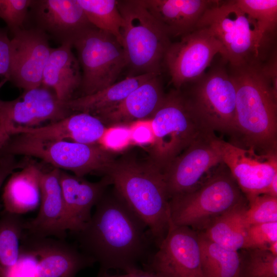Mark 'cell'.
<instances>
[{"mask_svg":"<svg viewBox=\"0 0 277 277\" xmlns=\"http://www.w3.org/2000/svg\"><path fill=\"white\" fill-rule=\"evenodd\" d=\"M95 207L84 227L71 233L80 250L99 264L97 275L111 269L125 273L140 268L139 264L144 266L155 245L143 221L113 187L106 189Z\"/></svg>","mask_w":277,"mask_h":277,"instance_id":"cell-1","label":"cell"},{"mask_svg":"<svg viewBox=\"0 0 277 277\" xmlns=\"http://www.w3.org/2000/svg\"><path fill=\"white\" fill-rule=\"evenodd\" d=\"M261 65L231 67L236 89L234 132L238 146L260 154L277 152V92Z\"/></svg>","mask_w":277,"mask_h":277,"instance_id":"cell-2","label":"cell"},{"mask_svg":"<svg viewBox=\"0 0 277 277\" xmlns=\"http://www.w3.org/2000/svg\"><path fill=\"white\" fill-rule=\"evenodd\" d=\"M104 176L147 226L157 248L170 223L169 197L163 170L151 160L115 159Z\"/></svg>","mask_w":277,"mask_h":277,"instance_id":"cell-3","label":"cell"},{"mask_svg":"<svg viewBox=\"0 0 277 277\" xmlns=\"http://www.w3.org/2000/svg\"><path fill=\"white\" fill-rule=\"evenodd\" d=\"M197 28L215 36L223 47V60L231 67L261 65L276 48L275 39L263 34L235 1H218L204 13Z\"/></svg>","mask_w":277,"mask_h":277,"instance_id":"cell-4","label":"cell"},{"mask_svg":"<svg viewBox=\"0 0 277 277\" xmlns=\"http://www.w3.org/2000/svg\"><path fill=\"white\" fill-rule=\"evenodd\" d=\"M243 194L223 163L199 187L169 200L170 223L202 231L219 216L246 204Z\"/></svg>","mask_w":277,"mask_h":277,"instance_id":"cell-5","label":"cell"},{"mask_svg":"<svg viewBox=\"0 0 277 277\" xmlns=\"http://www.w3.org/2000/svg\"><path fill=\"white\" fill-rule=\"evenodd\" d=\"M150 121L153 135L150 160L162 170L195 141L214 132L195 114L180 89L165 94Z\"/></svg>","mask_w":277,"mask_h":277,"instance_id":"cell-6","label":"cell"},{"mask_svg":"<svg viewBox=\"0 0 277 277\" xmlns=\"http://www.w3.org/2000/svg\"><path fill=\"white\" fill-rule=\"evenodd\" d=\"M117 7L124 21L122 44L130 76L160 75L170 38L140 0L117 1Z\"/></svg>","mask_w":277,"mask_h":277,"instance_id":"cell-7","label":"cell"},{"mask_svg":"<svg viewBox=\"0 0 277 277\" xmlns=\"http://www.w3.org/2000/svg\"><path fill=\"white\" fill-rule=\"evenodd\" d=\"M7 154L37 157L55 168L70 171L82 177L88 174L105 175L115 160L114 153L97 144L43 140L24 134L10 138L0 156Z\"/></svg>","mask_w":277,"mask_h":277,"instance_id":"cell-8","label":"cell"},{"mask_svg":"<svg viewBox=\"0 0 277 277\" xmlns=\"http://www.w3.org/2000/svg\"><path fill=\"white\" fill-rule=\"evenodd\" d=\"M82 68V96L93 94L116 83L127 63L124 48L115 37L93 27L72 43Z\"/></svg>","mask_w":277,"mask_h":277,"instance_id":"cell-9","label":"cell"},{"mask_svg":"<svg viewBox=\"0 0 277 277\" xmlns=\"http://www.w3.org/2000/svg\"><path fill=\"white\" fill-rule=\"evenodd\" d=\"M192 83L184 94L195 114L209 130L232 136L236 89L229 72L222 67H212Z\"/></svg>","mask_w":277,"mask_h":277,"instance_id":"cell-10","label":"cell"},{"mask_svg":"<svg viewBox=\"0 0 277 277\" xmlns=\"http://www.w3.org/2000/svg\"><path fill=\"white\" fill-rule=\"evenodd\" d=\"M214 132L193 142L163 170L169 199L204 184L223 163Z\"/></svg>","mask_w":277,"mask_h":277,"instance_id":"cell-11","label":"cell"},{"mask_svg":"<svg viewBox=\"0 0 277 277\" xmlns=\"http://www.w3.org/2000/svg\"><path fill=\"white\" fill-rule=\"evenodd\" d=\"M222 51L220 42L206 28H197L180 41L171 43L164 58L171 83L180 89L187 83L194 82Z\"/></svg>","mask_w":277,"mask_h":277,"instance_id":"cell-12","label":"cell"},{"mask_svg":"<svg viewBox=\"0 0 277 277\" xmlns=\"http://www.w3.org/2000/svg\"><path fill=\"white\" fill-rule=\"evenodd\" d=\"M143 266L157 277H203L198 233L169 223L164 239Z\"/></svg>","mask_w":277,"mask_h":277,"instance_id":"cell-13","label":"cell"},{"mask_svg":"<svg viewBox=\"0 0 277 277\" xmlns=\"http://www.w3.org/2000/svg\"><path fill=\"white\" fill-rule=\"evenodd\" d=\"M20 251L32 259L34 277H76L80 271L95 263L76 245L65 240L38 237L25 231Z\"/></svg>","mask_w":277,"mask_h":277,"instance_id":"cell-14","label":"cell"},{"mask_svg":"<svg viewBox=\"0 0 277 277\" xmlns=\"http://www.w3.org/2000/svg\"><path fill=\"white\" fill-rule=\"evenodd\" d=\"M223 163L227 167L247 201L266 194L277 174V153L260 154L219 139Z\"/></svg>","mask_w":277,"mask_h":277,"instance_id":"cell-15","label":"cell"},{"mask_svg":"<svg viewBox=\"0 0 277 277\" xmlns=\"http://www.w3.org/2000/svg\"><path fill=\"white\" fill-rule=\"evenodd\" d=\"M73 112L50 88L41 85L24 90L12 101L0 99V122L12 132L18 127H35L62 120Z\"/></svg>","mask_w":277,"mask_h":277,"instance_id":"cell-16","label":"cell"},{"mask_svg":"<svg viewBox=\"0 0 277 277\" xmlns=\"http://www.w3.org/2000/svg\"><path fill=\"white\" fill-rule=\"evenodd\" d=\"M12 34L10 81L24 90L40 86L52 48L49 37L34 27L23 28Z\"/></svg>","mask_w":277,"mask_h":277,"instance_id":"cell-17","label":"cell"},{"mask_svg":"<svg viewBox=\"0 0 277 277\" xmlns=\"http://www.w3.org/2000/svg\"><path fill=\"white\" fill-rule=\"evenodd\" d=\"M61 45L73 42L94 27L77 0H32L28 19Z\"/></svg>","mask_w":277,"mask_h":277,"instance_id":"cell-18","label":"cell"},{"mask_svg":"<svg viewBox=\"0 0 277 277\" xmlns=\"http://www.w3.org/2000/svg\"><path fill=\"white\" fill-rule=\"evenodd\" d=\"M60 170L43 171L41 178L39 210L35 218L25 220V230L38 237L65 240L68 224L60 183Z\"/></svg>","mask_w":277,"mask_h":277,"instance_id":"cell-19","label":"cell"},{"mask_svg":"<svg viewBox=\"0 0 277 277\" xmlns=\"http://www.w3.org/2000/svg\"><path fill=\"white\" fill-rule=\"evenodd\" d=\"M159 76L141 84L116 105L94 115L107 127L150 120L165 96Z\"/></svg>","mask_w":277,"mask_h":277,"instance_id":"cell-20","label":"cell"},{"mask_svg":"<svg viewBox=\"0 0 277 277\" xmlns=\"http://www.w3.org/2000/svg\"><path fill=\"white\" fill-rule=\"evenodd\" d=\"M60 183L68 224V230H82L91 219V210L111 184L104 176L97 182L60 170Z\"/></svg>","mask_w":277,"mask_h":277,"instance_id":"cell-21","label":"cell"},{"mask_svg":"<svg viewBox=\"0 0 277 277\" xmlns=\"http://www.w3.org/2000/svg\"><path fill=\"white\" fill-rule=\"evenodd\" d=\"M140 1L170 38L182 37L195 30L199 21L204 13L218 1Z\"/></svg>","mask_w":277,"mask_h":277,"instance_id":"cell-22","label":"cell"},{"mask_svg":"<svg viewBox=\"0 0 277 277\" xmlns=\"http://www.w3.org/2000/svg\"><path fill=\"white\" fill-rule=\"evenodd\" d=\"M107 127L97 117L87 113L77 112L45 126L18 127L12 136L27 134L47 140H66L87 144H96Z\"/></svg>","mask_w":277,"mask_h":277,"instance_id":"cell-23","label":"cell"},{"mask_svg":"<svg viewBox=\"0 0 277 277\" xmlns=\"http://www.w3.org/2000/svg\"><path fill=\"white\" fill-rule=\"evenodd\" d=\"M72 47L68 43L52 48L42 75V85L51 89L64 102L72 99L82 81L80 65Z\"/></svg>","mask_w":277,"mask_h":277,"instance_id":"cell-24","label":"cell"},{"mask_svg":"<svg viewBox=\"0 0 277 277\" xmlns=\"http://www.w3.org/2000/svg\"><path fill=\"white\" fill-rule=\"evenodd\" d=\"M12 172L2 193L4 211L21 215L35 209L41 202V178L43 171L32 163Z\"/></svg>","mask_w":277,"mask_h":277,"instance_id":"cell-25","label":"cell"},{"mask_svg":"<svg viewBox=\"0 0 277 277\" xmlns=\"http://www.w3.org/2000/svg\"><path fill=\"white\" fill-rule=\"evenodd\" d=\"M155 76L159 75L146 73L129 76L93 94L72 98L65 104L72 112L95 115L116 105L141 84Z\"/></svg>","mask_w":277,"mask_h":277,"instance_id":"cell-26","label":"cell"},{"mask_svg":"<svg viewBox=\"0 0 277 277\" xmlns=\"http://www.w3.org/2000/svg\"><path fill=\"white\" fill-rule=\"evenodd\" d=\"M247 206H239L219 216L200 233L226 249H243L246 233L244 214Z\"/></svg>","mask_w":277,"mask_h":277,"instance_id":"cell-27","label":"cell"},{"mask_svg":"<svg viewBox=\"0 0 277 277\" xmlns=\"http://www.w3.org/2000/svg\"><path fill=\"white\" fill-rule=\"evenodd\" d=\"M203 277H240L241 256L238 251L222 247L198 233Z\"/></svg>","mask_w":277,"mask_h":277,"instance_id":"cell-28","label":"cell"},{"mask_svg":"<svg viewBox=\"0 0 277 277\" xmlns=\"http://www.w3.org/2000/svg\"><path fill=\"white\" fill-rule=\"evenodd\" d=\"M25 222L21 215L5 211L0 217V277H5L18 261Z\"/></svg>","mask_w":277,"mask_h":277,"instance_id":"cell-29","label":"cell"},{"mask_svg":"<svg viewBox=\"0 0 277 277\" xmlns=\"http://www.w3.org/2000/svg\"><path fill=\"white\" fill-rule=\"evenodd\" d=\"M90 23L95 28L111 34L122 44L123 18L115 0H77Z\"/></svg>","mask_w":277,"mask_h":277,"instance_id":"cell-30","label":"cell"},{"mask_svg":"<svg viewBox=\"0 0 277 277\" xmlns=\"http://www.w3.org/2000/svg\"><path fill=\"white\" fill-rule=\"evenodd\" d=\"M238 6L255 21L264 35L275 39L276 0H235Z\"/></svg>","mask_w":277,"mask_h":277,"instance_id":"cell-31","label":"cell"},{"mask_svg":"<svg viewBox=\"0 0 277 277\" xmlns=\"http://www.w3.org/2000/svg\"><path fill=\"white\" fill-rule=\"evenodd\" d=\"M244 249L240 277H277V255L267 249Z\"/></svg>","mask_w":277,"mask_h":277,"instance_id":"cell-32","label":"cell"},{"mask_svg":"<svg viewBox=\"0 0 277 277\" xmlns=\"http://www.w3.org/2000/svg\"><path fill=\"white\" fill-rule=\"evenodd\" d=\"M248 202L244 214L246 228L252 225L277 222V197L261 194Z\"/></svg>","mask_w":277,"mask_h":277,"instance_id":"cell-33","label":"cell"},{"mask_svg":"<svg viewBox=\"0 0 277 277\" xmlns=\"http://www.w3.org/2000/svg\"><path fill=\"white\" fill-rule=\"evenodd\" d=\"M32 0H0V18L12 33L24 28Z\"/></svg>","mask_w":277,"mask_h":277,"instance_id":"cell-34","label":"cell"},{"mask_svg":"<svg viewBox=\"0 0 277 277\" xmlns=\"http://www.w3.org/2000/svg\"><path fill=\"white\" fill-rule=\"evenodd\" d=\"M277 241V222L252 225L246 229L243 249H267Z\"/></svg>","mask_w":277,"mask_h":277,"instance_id":"cell-35","label":"cell"},{"mask_svg":"<svg viewBox=\"0 0 277 277\" xmlns=\"http://www.w3.org/2000/svg\"><path fill=\"white\" fill-rule=\"evenodd\" d=\"M132 143L130 126L120 125L108 127L97 144L115 153L126 149Z\"/></svg>","mask_w":277,"mask_h":277,"instance_id":"cell-36","label":"cell"},{"mask_svg":"<svg viewBox=\"0 0 277 277\" xmlns=\"http://www.w3.org/2000/svg\"><path fill=\"white\" fill-rule=\"evenodd\" d=\"M11 39L7 31L0 28V89L10 81L11 65Z\"/></svg>","mask_w":277,"mask_h":277,"instance_id":"cell-37","label":"cell"},{"mask_svg":"<svg viewBox=\"0 0 277 277\" xmlns=\"http://www.w3.org/2000/svg\"><path fill=\"white\" fill-rule=\"evenodd\" d=\"M131 126L132 143L140 145H152L153 135L150 120L142 121L132 124Z\"/></svg>","mask_w":277,"mask_h":277,"instance_id":"cell-38","label":"cell"},{"mask_svg":"<svg viewBox=\"0 0 277 277\" xmlns=\"http://www.w3.org/2000/svg\"><path fill=\"white\" fill-rule=\"evenodd\" d=\"M26 163L18 162L15 155L4 154L0 157V189L6 179L16 169L22 168ZM2 206L0 204V208Z\"/></svg>","mask_w":277,"mask_h":277,"instance_id":"cell-39","label":"cell"},{"mask_svg":"<svg viewBox=\"0 0 277 277\" xmlns=\"http://www.w3.org/2000/svg\"><path fill=\"white\" fill-rule=\"evenodd\" d=\"M264 76L271 83L275 92H277V54L276 48L273 50L267 61L261 65Z\"/></svg>","mask_w":277,"mask_h":277,"instance_id":"cell-40","label":"cell"},{"mask_svg":"<svg viewBox=\"0 0 277 277\" xmlns=\"http://www.w3.org/2000/svg\"><path fill=\"white\" fill-rule=\"evenodd\" d=\"M97 277H157L154 273L149 271L137 268L121 275H110L108 273L97 275Z\"/></svg>","mask_w":277,"mask_h":277,"instance_id":"cell-41","label":"cell"},{"mask_svg":"<svg viewBox=\"0 0 277 277\" xmlns=\"http://www.w3.org/2000/svg\"><path fill=\"white\" fill-rule=\"evenodd\" d=\"M11 136L8 128L0 122V152Z\"/></svg>","mask_w":277,"mask_h":277,"instance_id":"cell-42","label":"cell"},{"mask_svg":"<svg viewBox=\"0 0 277 277\" xmlns=\"http://www.w3.org/2000/svg\"><path fill=\"white\" fill-rule=\"evenodd\" d=\"M266 194L277 197V174L273 178Z\"/></svg>","mask_w":277,"mask_h":277,"instance_id":"cell-43","label":"cell"},{"mask_svg":"<svg viewBox=\"0 0 277 277\" xmlns=\"http://www.w3.org/2000/svg\"><path fill=\"white\" fill-rule=\"evenodd\" d=\"M270 253L274 255H277V241L270 244L267 249Z\"/></svg>","mask_w":277,"mask_h":277,"instance_id":"cell-44","label":"cell"}]
</instances>
